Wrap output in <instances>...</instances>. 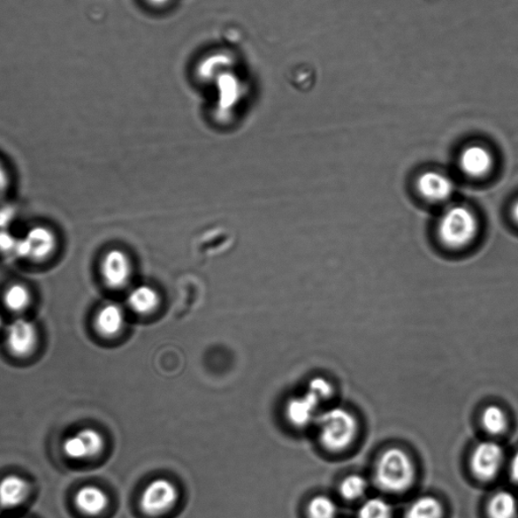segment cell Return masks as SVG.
Masks as SVG:
<instances>
[{
    "mask_svg": "<svg viewBox=\"0 0 518 518\" xmlns=\"http://www.w3.org/2000/svg\"><path fill=\"white\" fill-rule=\"evenodd\" d=\"M375 477L385 491L403 492L415 482V467L403 450L391 447L377 460Z\"/></svg>",
    "mask_w": 518,
    "mask_h": 518,
    "instance_id": "cell-1",
    "label": "cell"
},
{
    "mask_svg": "<svg viewBox=\"0 0 518 518\" xmlns=\"http://www.w3.org/2000/svg\"><path fill=\"white\" fill-rule=\"evenodd\" d=\"M438 236L446 247L461 248L470 244L479 231L477 217L470 208L453 205L446 209L438 221Z\"/></svg>",
    "mask_w": 518,
    "mask_h": 518,
    "instance_id": "cell-2",
    "label": "cell"
},
{
    "mask_svg": "<svg viewBox=\"0 0 518 518\" xmlns=\"http://www.w3.org/2000/svg\"><path fill=\"white\" fill-rule=\"evenodd\" d=\"M321 443L329 451L339 452L351 446L358 433V422L351 412L334 408L319 415Z\"/></svg>",
    "mask_w": 518,
    "mask_h": 518,
    "instance_id": "cell-3",
    "label": "cell"
},
{
    "mask_svg": "<svg viewBox=\"0 0 518 518\" xmlns=\"http://www.w3.org/2000/svg\"><path fill=\"white\" fill-rule=\"evenodd\" d=\"M178 499V489L171 481L156 479L145 488L140 507L147 515L157 516L171 510Z\"/></svg>",
    "mask_w": 518,
    "mask_h": 518,
    "instance_id": "cell-4",
    "label": "cell"
},
{
    "mask_svg": "<svg viewBox=\"0 0 518 518\" xmlns=\"http://www.w3.org/2000/svg\"><path fill=\"white\" fill-rule=\"evenodd\" d=\"M57 244V237L51 229L36 226L27 231L24 240L18 243V254L43 263L54 255Z\"/></svg>",
    "mask_w": 518,
    "mask_h": 518,
    "instance_id": "cell-5",
    "label": "cell"
},
{
    "mask_svg": "<svg viewBox=\"0 0 518 518\" xmlns=\"http://www.w3.org/2000/svg\"><path fill=\"white\" fill-rule=\"evenodd\" d=\"M503 461L502 446L488 440L475 447L471 459L472 471L480 480H491L499 473Z\"/></svg>",
    "mask_w": 518,
    "mask_h": 518,
    "instance_id": "cell-6",
    "label": "cell"
},
{
    "mask_svg": "<svg viewBox=\"0 0 518 518\" xmlns=\"http://www.w3.org/2000/svg\"><path fill=\"white\" fill-rule=\"evenodd\" d=\"M103 446L104 440L100 432L86 429L68 437L63 443V452L70 459L83 460L97 456Z\"/></svg>",
    "mask_w": 518,
    "mask_h": 518,
    "instance_id": "cell-7",
    "label": "cell"
},
{
    "mask_svg": "<svg viewBox=\"0 0 518 518\" xmlns=\"http://www.w3.org/2000/svg\"><path fill=\"white\" fill-rule=\"evenodd\" d=\"M6 345L10 351L18 356H24L32 352L36 345L37 333L36 328L31 321L25 318L13 320L6 327L5 333Z\"/></svg>",
    "mask_w": 518,
    "mask_h": 518,
    "instance_id": "cell-8",
    "label": "cell"
},
{
    "mask_svg": "<svg viewBox=\"0 0 518 518\" xmlns=\"http://www.w3.org/2000/svg\"><path fill=\"white\" fill-rule=\"evenodd\" d=\"M416 184L423 197L435 202L449 201L454 190L453 180L444 172L438 171L423 172L418 177Z\"/></svg>",
    "mask_w": 518,
    "mask_h": 518,
    "instance_id": "cell-9",
    "label": "cell"
},
{
    "mask_svg": "<svg viewBox=\"0 0 518 518\" xmlns=\"http://www.w3.org/2000/svg\"><path fill=\"white\" fill-rule=\"evenodd\" d=\"M131 265L127 255L120 250H110L102 263V275L104 283L110 288H121L128 282Z\"/></svg>",
    "mask_w": 518,
    "mask_h": 518,
    "instance_id": "cell-10",
    "label": "cell"
},
{
    "mask_svg": "<svg viewBox=\"0 0 518 518\" xmlns=\"http://www.w3.org/2000/svg\"><path fill=\"white\" fill-rule=\"evenodd\" d=\"M460 167L468 177H484L493 166V157L486 147L480 144H473L466 147L461 151Z\"/></svg>",
    "mask_w": 518,
    "mask_h": 518,
    "instance_id": "cell-11",
    "label": "cell"
},
{
    "mask_svg": "<svg viewBox=\"0 0 518 518\" xmlns=\"http://www.w3.org/2000/svg\"><path fill=\"white\" fill-rule=\"evenodd\" d=\"M320 400L307 391L303 396L291 399L286 404V416L296 426H305L311 423L316 413Z\"/></svg>",
    "mask_w": 518,
    "mask_h": 518,
    "instance_id": "cell-12",
    "label": "cell"
},
{
    "mask_svg": "<svg viewBox=\"0 0 518 518\" xmlns=\"http://www.w3.org/2000/svg\"><path fill=\"white\" fill-rule=\"evenodd\" d=\"M29 492L27 483L16 475L8 476L0 481V507L13 508L20 506Z\"/></svg>",
    "mask_w": 518,
    "mask_h": 518,
    "instance_id": "cell-13",
    "label": "cell"
},
{
    "mask_svg": "<svg viewBox=\"0 0 518 518\" xmlns=\"http://www.w3.org/2000/svg\"><path fill=\"white\" fill-rule=\"evenodd\" d=\"M75 506L82 514L99 515L108 507L109 499L102 489L95 486L83 487L75 495Z\"/></svg>",
    "mask_w": 518,
    "mask_h": 518,
    "instance_id": "cell-14",
    "label": "cell"
},
{
    "mask_svg": "<svg viewBox=\"0 0 518 518\" xmlns=\"http://www.w3.org/2000/svg\"><path fill=\"white\" fill-rule=\"evenodd\" d=\"M125 317L120 307L109 304L102 308L95 318V327L103 336H114L122 331Z\"/></svg>",
    "mask_w": 518,
    "mask_h": 518,
    "instance_id": "cell-15",
    "label": "cell"
},
{
    "mask_svg": "<svg viewBox=\"0 0 518 518\" xmlns=\"http://www.w3.org/2000/svg\"><path fill=\"white\" fill-rule=\"evenodd\" d=\"M233 60L230 55L225 53H216L208 56L200 63L198 75L205 81L218 80L219 77L229 72V67L232 66Z\"/></svg>",
    "mask_w": 518,
    "mask_h": 518,
    "instance_id": "cell-16",
    "label": "cell"
},
{
    "mask_svg": "<svg viewBox=\"0 0 518 518\" xmlns=\"http://www.w3.org/2000/svg\"><path fill=\"white\" fill-rule=\"evenodd\" d=\"M518 503L515 496L508 491L496 493L488 506L490 518H516Z\"/></svg>",
    "mask_w": 518,
    "mask_h": 518,
    "instance_id": "cell-17",
    "label": "cell"
},
{
    "mask_svg": "<svg viewBox=\"0 0 518 518\" xmlns=\"http://www.w3.org/2000/svg\"><path fill=\"white\" fill-rule=\"evenodd\" d=\"M442 503L433 496H423L410 504L405 518H443Z\"/></svg>",
    "mask_w": 518,
    "mask_h": 518,
    "instance_id": "cell-18",
    "label": "cell"
},
{
    "mask_svg": "<svg viewBox=\"0 0 518 518\" xmlns=\"http://www.w3.org/2000/svg\"><path fill=\"white\" fill-rule=\"evenodd\" d=\"M31 292L23 284H13L4 292V304L13 313H19L30 306Z\"/></svg>",
    "mask_w": 518,
    "mask_h": 518,
    "instance_id": "cell-19",
    "label": "cell"
},
{
    "mask_svg": "<svg viewBox=\"0 0 518 518\" xmlns=\"http://www.w3.org/2000/svg\"><path fill=\"white\" fill-rule=\"evenodd\" d=\"M158 304L157 293L149 286H140L133 291L129 297V305L133 310L140 314H147L156 309Z\"/></svg>",
    "mask_w": 518,
    "mask_h": 518,
    "instance_id": "cell-20",
    "label": "cell"
},
{
    "mask_svg": "<svg viewBox=\"0 0 518 518\" xmlns=\"http://www.w3.org/2000/svg\"><path fill=\"white\" fill-rule=\"evenodd\" d=\"M359 518H393V507L381 497H372L363 502L359 510Z\"/></svg>",
    "mask_w": 518,
    "mask_h": 518,
    "instance_id": "cell-21",
    "label": "cell"
},
{
    "mask_svg": "<svg viewBox=\"0 0 518 518\" xmlns=\"http://www.w3.org/2000/svg\"><path fill=\"white\" fill-rule=\"evenodd\" d=\"M482 423L491 435H500L507 430V417L499 406L490 405L483 411Z\"/></svg>",
    "mask_w": 518,
    "mask_h": 518,
    "instance_id": "cell-22",
    "label": "cell"
},
{
    "mask_svg": "<svg viewBox=\"0 0 518 518\" xmlns=\"http://www.w3.org/2000/svg\"><path fill=\"white\" fill-rule=\"evenodd\" d=\"M219 88V96L223 106H230L236 102L240 95V81L231 72L222 74L217 80Z\"/></svg>",
    "mask_w": 518,
    "mask_h": 518,
    "instance_id": "cell-23",
    "label": "cell"
},
{
    "mask_svg": "<svg viewBox=\"0 0 518 518\" xmlns=\"http://www.w3.org/2000/svg\"><path fill=\"white\" fill-rule=\"evenodd\" d=\"M309 518H336L338 515V506L325 495L315 496L309 502L307 508Z\"/></svg>",
    "mask_w": 518,
    "mask_h": 518,
    "instance_id": "cell-24",
    "label": "cell"
},
{
    "mask_svg": "<svg viewBox=\"0 0 518 518\" xmlns=\"http://www.w3.org/2000/svg\"><path fill=\"white\" fill-rule=\"evenodd\" d=\"M340 494L347 500H358L366 494L368 482L360 475H349L341 482Z\"/></svg>",
    "mask_w": 518,
    "mask_h": 518,
    "instance_id": "cell-25",
    "label": "cell"
},
{
    "mask_svg": "<svg viewBox=\"0 0 518 518\" xmlns=\"http://www.w3.org/2000/svg\"><path fill=\"white\" fill-rule=\"evenodd\" d=\"M307 391L316 396L320 402L327 400L333 393L332 385L321 377H314L309 383Z\"/></svg>",
    "mask_w": 518,
    "mask_h": 518,
    "instance_id": "cell-26",
    "label": "cell"
},
{
    "mask_svg": "<svg viewBox=\"0 0 518 518\" xmlns=\"http://www.w3.org/2000/svg\"><path fill=\"white\" fill-rule=\"evenodd\" d=\"M9 187V174L5 168L0 164V195H3Z\"/></svg>",
    "mask_w": 518,
    "mask_h": 518,
    "instance_id": "cell-27",
    "label": "cell"
},
{
    "mask_svg": "<svg viewBox=\"0 0 518 518\" xmlns=\"http://www.w3.org/2000/svg\"><path fill=\"white\" fill-rule=\"evenodd\" d=\"M510 476L511 478L518 483V452L514 454L510 463Z\"/></svg>",
    "mask_w": 518,
    "mask_h": 518,
    "instance_id": "cell-28",
    "label": "cell"
},
{
    "mask_svg": "<svg viewBox=\"0 0 518 518\" xmlns=\"http://www.w3.org/2000/svg\"><path fill=\"white\" fill-rule=\"evenodd\" d=\"M147 2L154 6H164L170 3L171 0H147Z\"/></svg>",
    "mask_w": 518,
    "mask_h": 518,
    "instance_id": "cell-29",
    "label": "cell"
},
{
    "mask_svg": "<svg viewBox=\"0 0 518 518\" xmlns=\"http://www.w3.org/2000/svg\"><path fill=\"white\" fill-rule=\"evenodd\" d=\"M513 216L514 221L518 224V200L515 202V204L514 205Z\"/></svg>",
    "mask_w": 518,
    "mask_h": 518,
    "instance_id": "cell-30",
    "label": "cell"
},
{
    "mask_svg": "<svg viewBox=\"0 0 518 518\" xmlns=\"http://www.w3.org/2000/svg\"><path fill=\"white\" fill-rule=\"evenodd\" d=\"M4 326V319L2 316H0V329H2Z\"/></svg>",
    "mask_w": 518,
    "mask_h": 518,
    "instance_id": "cell-31",
    "label": "cell"
},
{
    "mask_svg": "<svg viewBox=\"0 0 518 518\" xmlns=\"http://www.w3.org/2000/svg\"><path fill=\"white\" fill-rule=\"evenodd\" d=\"M0 517H2V514H0Z\"/></svg>",
    "mask_w": 518,
    "mask_h": 518,
    "instance_id": "cell-32",
    "label": "cell"
},
{
    "mask_svg": "<svg viewBox=\"0 0 518 518\" xmlns=\"http://www.w3.org/2000/svg\"><path fill=\"white\" fill-rule=\"evenodd\" d=\"M17 518H23V517H17Z\"/></svg>",
    "mask_w": 518,
    "mask_h": 518,
    "instance_id": "cell-33",
    "label": "cell"
}]
</instances>
